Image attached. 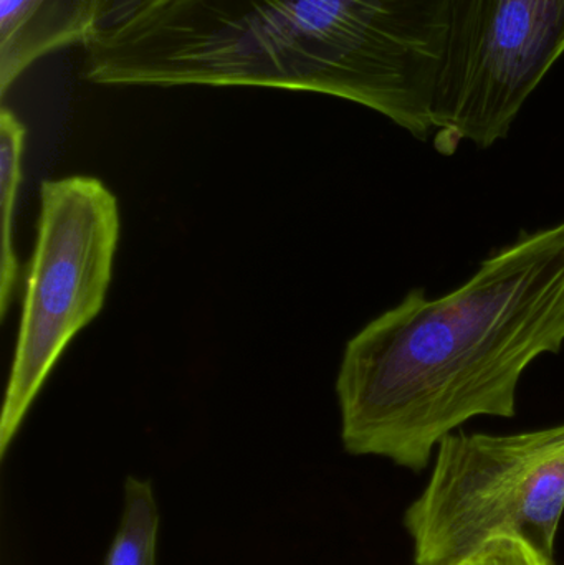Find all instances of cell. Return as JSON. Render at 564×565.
<instances>
[{"instance_id": "obj_1", "label": "cell", "mask_w": 564, "mask_h": 565, "mask_svg": "<svg viewBox=\"0 0 564 565\" xmlns=\"http://www.w3.org/2000/svg\"><path fill=\"white\" fill-rule=\"evenodd\" d=\"M564 348V222L522 232L459 288H414L348 341L344 450L419 473L479 417L513 418L526 369Z\"/></svg>"}, {"instance_id": "obj_2", "label": "cell", "mask_w": 564, "mask_h": 565, "mask_svg": "<svg viewBox=\"0 0 564 565\" xmlns=\"http://www.w3.org/2000/svg\"><path fill=\"white\" fill-rule=\"evenodd\" d=\"M449 10L450 0H174L86 50V78L321 93L426 141Z\"/></svg>"}, {"instance_id": "obj_3", "label": "cell", "mask_w": 564, "mask_h": 565, "mask_svg": "<svg viewBox=\"0 0 564 565\" xmlns=\"http://www.w3.org/2000/svg\"><path fill=\"white\" fill-rule=\"evenodd\" d=\"M564 516V424L519 434L444 438L404 530L414 565H450L497 536L553 559Z\"/></svg>"}, {"instance_id": "obj_4", "label": "cell", "mask_w": 564, "mask_h": 565, "mask_svg": "<svg viewBox=\"0 0 564 565\" xmlns=\"http://www.w3.org/2000/svg\"><path fill=\"white\" fill-rule=\"evenodd\" d=\"M119 238L115 195L88 175L45 181L0 418L6 457L60 355L105 305Z\"/></svg>"}, {"instance_id": "obj_5", "label": "cell", "mask_w": 564, "mask_h": 565, "mask_svg": "<svg viewBox=\"0 0 564 565\" xmlns=\"http://www.w3.org/2000/svg\"><path fill=\"white\" fill-rule=\"evenodd\" d=\"M564 53V0H450L434 148H492Z\"/></svg>"}, {"instance_id": "obj_6", "label": "cell", "mask_w": 564, "mask_h": 565, "mask_svg": "<svg viewBox=\"0 0 564 565\" xmlns=\"http://www.w3.org/2000/svg\"><path fill=\"white\" fill-rule=\"evenodd\" d=\"M78 43L76 0H0V92L35 60Z\"/></svg>"}, {"instance_id": "obj_7", "label": "cell", "mask_w": 564, "mask_h": 565, "mask_svg": "<svg viewBox=\"0 0 564 565\" xmlns=\"http://www.w3.org/2000/svg\"><path fill=\"white\" fill-rule=\"evenodd\" d=\"M26 129L10 109L0 113V214H2V250H0V315L6 318L19 280V260L13 247V214L22 182V158Z\"/></svg>"}, {"instance_id": "obj_8", "label": "cell", "mask_w": 564, "mask_h": 565, "mask_svg": "<svg viewBox=\"0 0 564 565\" xmlns=\"http://www.w3.org/2000/svg\"><path fill=\"white\" fill-rule=\"evenodd\" d=\"M158 533L159 511L151 481L126 478L121 521L105 565H156Z\"/></svg>"}, {"instance_id": "obj_9", "label": "cell", "mask_w": 564, "mask_h": 565, "mask_svg": "<svg viewBox=\"0 0 564 565\" xmlns=\"http://www.w3.org/2000/svg\"><path fill=\"white\" fill-rule=\"evenodd\" d=\"M174 0H76L78 43L85 50L118 42Z\"/></svg>"}, {"instance_id": "obj_10", "label": "cell", "mask_w": 564, "mask_h": 565, "mask_svg": "<svg viewBox=\"0 0 564 565\" xmlns=\"http://www.w3.org/2000/svg\"><path fill=\"white\" fill-rule=\"evenodd\" d=\"M450 565H555L529 541L519 536H497L469 556Z\"/></svg>"}]
</instances>
